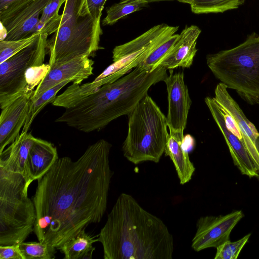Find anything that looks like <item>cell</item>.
<instances>
[{
    "instance_id": "obj_1",
    "label": "cell",
    "mask_w": 259,
    "mask_h": 259,
    "mask_svg": "<svg viewBox=\"0 0 259 259\" xmlns=\"http://www.w3.org/2000/svg\"><path fill=\"white\" fill-rule=\"evenodd\" d=\"M111 147L100 139L76 161L59 158L37 180L32 199L36 215L33 232L38 241L59 249L89 225L102 220L113 174Z\"/></svg>"
},
{
    "instance_id": "obj_2",
    "label": "cell",
    "mask_w": 259,
    "mask_h": 259,
    "mask_svg": "<svg viewBox=\"0 0 259 259\" xmlns=\"http://www.w3.org/2000/svg\"><path fill=\"white\" fill-rule=\"evenodd\" d=\"M104 259H172L174 238L164 222L122 193L98 236Z\"/></svg>"
},
{
    "instance_id": "obj_3",
    "label": "cell",
    "mask_w": 259,
    "mask_h": 259,
    "mask_svg": "<svg viewBox=\"0 0 259 259\" xmlns=\"http://www.w3.org/2000/svg\"><path fill=\"white\" fill-rule=\"evenodd\" d=\"M167 70L159 66L149 71L138 65L126 75L66 108L55 121L84 133L100 130L117 118L129 115L148 95L152 85L164 81L168 75Z\"/></svg>"
},
{
    "instance_id": "obj_4",
    "label": "cell",
    "mask_w": 259,
    "mask_h": 259,
    "mask_svg": "<svg viewBox=\"0 0 259 259\" xmlns=\"http://www.w3.org/2000/svg\"><path fill=\"white\" fill-rule=\"evenodd\" d=\"M59 26L47 40L51 67L74 58L90 57L99 50L103 31L101 19H95L87 0H66Z\"/></svg>"
},
{
    "instance_id": "obj_5",
    "label": "cell",
    "mask_w": 259,
    "mask_h": 259,
    "mask_svg": "<svg viewBox=\"0 0 259 259\" xmlns=\"http://www.w3.org/2000/svg\"><path fill=\"white\" fill-rule=\"evenodd\" d=\"M214 76L247 103L259 105V34L252 32L238 46L206 56Z\"/></svg>"
},
{
    "instance_id": "obj_6",
    "label": "cell",
    "mask_w": 259,
    "mask_h": 259,
    "mask_svg": "<svg viewBox=\"0 0 259 259\" xmlns=\"http://www.w3.org/2000/svg\"><path fill=\"white\" fill-rule=\"evenodd\" d=\"M128 116L127 135L122 145L124 156L134 164L158 163L169 137L166 117L148 95Z\"/></svg>"
},
{
    "instance_id": "obj_7",
    "label": "cell",
    "mask_w": 259,
    "mask_h": 259,
    "mask_svg": "<svg viewBox=\"0 0 259 259\" xmlns=\"http://www.w3.org/2000/svg\"><path fill=\"white\" fill-rule=\"evenodd\" d=\"M24 176L0 166V245L18 244L33 231L36 210Z\"/></svg>"
},
{
    "instance_id": "obj_8",
    "label": "cell",
    "mask_w": 259,
    "mask_h": 259,
    "mask_svg": "<svg viewBox=\"0 0 259 259\" xmlns=\"http://www.w3.org/2000/svg\"><path fill=\"white\" fill-rule=\"evenodd\" d=\"M48 36L40 34L28 46L0 63L1 109L25 93L26 72L30 67L44 63Z\"/></svg>"
},
{
    "instance_id": "obj_9",
    "label": "cell",
    "mask_w": 259,
    "mask_h": 259,
    "mask_svg": "<svg viewBox=\"0 0 259 259\" xmlns=\"http://www.w3.org/2000/svg\"><path fill=\"white\" fill-rule=\"evenodd\" d=\"M52 0H22L0 11L1 26L6 30V40L30 36L39 20V15Z\"/></svg>"
},
{
    "instance_id": "obj_10",
    "label": "cell",
    "mask_w": 259,
    "mask_h": 259,
    "mask_svg": "<svg viewBox=\"0 0 259 259\" xmlns=\"http://www.w3.org/2000/svg\"><path fill=\"white\" fill-rule=\"evenodd\" d=\"M244 217L240 210H233L225 215H206L199 218L196 231L192 240L191 247L195 251L217 248L226 241L233 228Z\"/></svg>"
},
{
    "instance_id": "obj_11",
    "label": "cell",
    "mask_w": 259,
    "mask_h": 259,
    "mask_svg": "<svg viewBox=\"0 0 259 259\" xmlns=\"http://www.w3.org/2000/svg\"><path fill=\"white\" fill-rule=\"evenodd\" d=\"M169 75L164 79L167 87L168 113L166 117L169 134L184 140L189 109L192 103L183 72L174 73L169 69Z\"/></svg>"
},
{
    "instance_id": "obj_12",
    "label": "cell",
    "mask_w": 259,
    "mask_h": 259,
    "mask_svg": "<svg viewBox=\"0 0 259 259\" xmlns=\"http://www.w3.org/2000/svg\"><path fill=\"white\" fill-rule=\"evenodd\" d=\"M227 89L224 83H218L215 89L214 98L236 120L241 134L240 141L259 171V133L255 125L246 118L239 105L229 94Z\"/></svg>"
},
{
    "instance_id": "obj_13",
    "label": "cell",
    "mask_w": 259,
    "mask_h": 259,
    "mask_svg": "<svg viewBox=\"0 0 259 259\" xmlns=\"http://www.w3.org/2000/svg\"><path fill=\"white\" fill-rule=\"evenodd\" d=\"M94 64V61L89 57L82 56L51 67L47 76L34 90L31 101L37 99L46 91L64 80L80 84L93 74Z\"/></svg>"
},
{
    "instance_id": "obj_14",
    "label": "cell",
    "mask_w": 259,
    "mask_h": 259,
    "mask_svg": "<svg viewBox=\"0 0 259 259\" xmlns=\"http://www.w3.org/2000/svg\"><path fill=\"white\" fill-rule=\"evenodd\" d=\"M33 92L23 94L1 109L0 154L20 135L27 119Z\"/></svg>"
},
{
    "instance_id": "obj_15",
    "label": "cell",
    "mask_w": 259,
    "mask_h": 259,
    "mask_svg": "<svg viewBox=\"0 0 259 259\" xmlns=\"http://www.w3.org/2000/svg\"><path fill=\"white\" fill-rule=\"evenodd\" d=\"M204 101L225 138L234 165L242 175L250 178L255 177L259 179V171L255 167L245 147L238 138L227 130L214 98L206 97Z\"/></svg>"
},
{
    "instance_id": "obj_16",
    "label": "cell",
    "mask_w": 259,
    "mask_h": 259,
    "mask_svg": "<svg viewBox=\"0 0 259 259\" xmlns=\"http://www.w3.org/2000/svg\"><path fill=\"white\" fill-rule=\"evenodd\" d=\"M57 148L51 142L36 138L25 164L26 185L42 178L58 159Z\"/></svg>"
},
{
    "instance_id": "obj_17",
    "label": "cell",
    "mask_w": 259,
    "mask_h": 259,
    "mask_svg": "<svg viewBox=\"0 0 259 259\" xmlns=\"http://www.w3.org/2000/svg\"><path fill=\"white\" fill-rule=\"evenodd\" d=\"M200 33L201 30L197 26H186L159 66H162L167 69H173L179 67L189 68L197 51L196 46Z\"/></svg>"
},
{
    "instance_id": "obj_18",
    "label": "cell",
    "mask_w": 259,
    "mask_h": 259,
    "mask_svg": "<svg viewBox=\"0 0 259 259\" xmlns=\"http://www.w3.org/2000/svg\"><path fill=\"white\" fill-rule=\"evenodd\" d=\"M31 133H21L10 146L0 154V166L26 177L25 164L29 150L36 140Z\"/></svg>"
},
{
    "instance_id": "obj_19",
    "label": "cell",
    "mask_w": 259,
    "mask_h": 259,
    "mask_svg": "<svg viewBox=\"0 0 259 259\" xmlns=\"http://www.w3.org/2000/svg\"><path fill=\"white\" fill-rule=\"evenodd\" d=\"M184 140L169 134L164 153L174 163L180 183L184 185L192 179L195 168L191 161L188 152L184 148Z\"/></svg>"
},
{
    "instance_id": "obj_20",
    "label": "cell",
    "mask_w": 259,
    "mask_h": 259,
    "mask_svg": "<svg viewBox=\"0 0 259 259\" xmlns=\"http://www.w3.org/2000/svg\"><path fill=\"white\" fill-rule=\"evenodd\" d=\"M98 236L83 230L64 243L59 250L64 254L65 259H91L95 249L93 244L98 242Z\"/></svg>"
},
{
    "instance_id": "obj_21",
    "label": "cell",
    "mask_w": 259,
    "mask_h": 259,
    "mask_svg": "<svg viewBox=\"0 0 259 259\" xmlns=\"http://www.w3.org/2000/svg\"><path fill=\"white\" fill-rule=\"evenodd\" d=\"M190 4L191 11L197 14L219 13L236 9L245 0H177Z\"/></svg>"
},
{
    "instance_id": "obj_22",
    "label": "cell",
    "mask_w": 259,
    "mask_h": 259,
    "mask_svg": "<svg viewBox=\"0 0 259 259\" xmlns=\"http://www.w3.org/2000/svg\"><path fill=\"white\" fill-rule=\"evenodd\" d=\"M66 0H52L44 8L35 27L34 33L47 34L55 33L58 29L61 20L59 10Z\"/></svg>"
},
{
    "instance_id": "obj_23",
    "label": "cell",
    "mask_w": 259,
    "mask_h": 259,
    "mask_svg": "<svg viewBox=\"0 0 259 259\" xmlns=\"http://www.w3.org/2000/svg\"><path fill=\"white\" fill-rule=\"evenodd\" d=\"M161 0H121L107 10V15L102 21L103 25H111L122 17L140 10L150 2Z\"/></svg>"
},
{
    "instance_id": "obj_24",
    "label": "cell",
    "mask_w": 259,
    "mask_h": 259,
    "mask_svg": "<svg viewBox=\"0 0 259 259\" xmlns=\"http://www.w3.org/2000/svg\"><path fill=\"white\" fill-rule=\"evenodd\" d=\"M71 82L67 80L60 82L54 87L48 90L37 99L31 101L29 111L25 124L21 133L27 132L33 121L38 114L49 103H52L57 93L67 84Z\"/></svg>"
},
{
    "instance_id": "obj_25",
    "label": "cell",
    "mask_w": 259,
    "mask_h": 259,
    "mask_svg": "<svg viewBox=\"0 0 259 259\" xmlns=\"http://www.w3.org/2000/svg\"><path fill=\"white\" fill-rule=\"evenodd\" d=\"M179 36L180 34H174L158 45L139 64V66L149 71H152L156 69L171 50Z\"/></svg>"
},
{
    "instance_id": "obj_26",
    "label": "cell",
    "mask_w": 259,
    "mask_h": 259,
    "mask_svg": "<svg viewBox=\"0 0 259 259\" xmlns=\"http://www.w3.org/2000/svg\"><path fill=\"white\" fill-rule=\"evenodd\" d=\"M23 259H53L56 252L55 247L46 242H24L18 244Z\"/></svg>"
},
{
    "instance_id": "obj_27",
    "label": "cell",
    "mask_w": 259,
    "mask_h": 259,
    "mask_svg": "<svg viewBox=\"0 0 259 259\" xmlns=\"http://www.w3.org/2000/svg\"><path fill=\"white\" fill-rule=\"evenodd\" d=\"M40 34L34 33L25 38L13 40H0V63L5 61L28 46Z\"/></svg>"
},
{
    "instance_id": "obj_28",
    "label": "cell",
    "mask_w": 259,
    "mask_h": 259,
    "mask_svg": "<svg viewBox=\"0 0 259 259\" xmlns=\"http://www.w3.org/2000/svg\"><path fill=\"white\" fill-rule=\"evenodd\" d=\"M251 234L232 242L228 240L217 247L214 259H237L244 245L247 242Z\"/></svg>"
},
{
    "instance_id": "obj_29",
    "label": "cell",
    "mask_w": 259,
    "mask_h": 259,
    "mask_svg": "<svg viewBox=\"0 0 259 259\" xmlns=\"http://www.w3.org/2000/svg\"><path fill=\"white\" fill-rule=\"evenodd\" d=\"M51 69L48 64H42L29 67L25 74V93L32 92L45 78Z\"/></svg>"
},
{
    "instance_id": "obj_30",
    "label": "cell",
    "mask_w": 259,
    "mask_h": 259,
    "mask_svg": "<svg viewBox=\"0 0 259 259\" xmlns=\"http://www.w3.org/2000/svg\"><path fill=\"white\" fill-rule=\"evenodd\" d=\"M0 259H23L18 244L0 245Z\"/></svg>"
},
{
    "instance_id": "obj_31",
    "label": "cell",
    "mask_w": 259,
    "mask_h": 259,
    "mask_svg": "<svg viewBox=\"0 0 259 259\" xmlns=\"http://www.w3.org/2000/svg\"><path fill=\"white\" fill-rule=\"evenodd\" d=\"M107 0H87L88 9L96 19H101L102 10Z\"/></svg>"
},
{
    "instance_id": "obj_32",
    "label": "cell",
    "mask_w": 259,
    "mask_h": 259,
    "mask_svg": "<svg viewBox=\"0 0 259 259\" xmlns=\"http://www.w3.org/2000/svg\"><path fill=\"white\" fill-rule=\"evenodd\" d=\"M22 0H0V11L5 9L10 5Z\"/></svg>"
}]
</instances>
